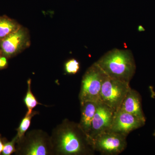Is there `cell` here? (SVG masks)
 I'll return each mask as SVG.
<instances>
[{
  "mask_svg": "<svg viewBox=\"0 0 155 155\" xmlns=\"http://www.w3.org/2000/svg\"><path fill=\"white\" fill-rule=\"evenodd\" d=\"M153 135L155 137V131L154 133V134H153Z\"/></svg>",
  "mask_w": 155,
  "mask_h": 155,
  "instance_id": "cell-20",
  "label": "cell"
},
{
  "mask_svg": "<svg viewBox=\"0 0 155 155\" xmlns=\"http://www.w3.org/2000/svg\"><path fill=\"white\" fill-rule=\"evenodd\" d=\"M104 74L95 63L87 69L81 81L79 94L80 104L87 101L101 102L100 94Z\"/></svg>",
  "mask_w": 155,
  "mask_h": 155,
  "instance_id": "cell-5",
  "label": "cell"
},
{
  "mask_svg": "<svg viewBox=\"0 0 155 155\" xmlns=\"http://www.w3.org/2000/svg\"><path fill=\"white\" fill-rule=\"evenodd\" d=\"M28 84V90L24 98V103L26 107L28 109L27 113L31 114L33 111V109L36 107L38 105H41L38 103L36 97L32 93L31 89V80L29 79L27 81Z\"/></svg>",
  "mask_w": 155,
  "mask_h": 155,
  "instance_id": "cell-14",
  "label": "cell"
},
{
  "mask_svg": "<svg viewBox=\"0 0 155 155\" xmlns=\"http://www.w3.org/2000/svg\"><path fill=\"white\" fill-rule=\"evenodd\" d=\"M130 88L129 82L112 78L104 73L100 94L101 101L115 112L120 108Z\"/></svg>",
  "mask_w": 155,
  "mask_h": 155,
  "instance_id": "cell-4",
  "label": "cell"
},
{
  "mask_svg": "<svg viewBox=\"0 0 155 155\" xmlns=\"http://www.w3.org/2000/svg\"><path fill=\"white\" fill-rule=\"evenodd\" d=\"M17 138L15 136L11 141H8L5 138H4V148L2 154L11 155L14 153H16V148L15 144L17 143Z\"/></svg>",
  "mask_w": 155,
  "mask_h": 155,
  "instance_id": "cell-15",
  "label": "cell"
},
{
  "mask_svg": "<svg viewBox=\"0 0 155 155\" xmlns=\"http://www.w3.org/2000/svg\"><path fill=\"white\" fill-rule=\"evenodd\" d=\"M126 136L111 131L98 134L90 140L94 150L104 155H115L121 153L127 147Z\"/></svg>",
  "mask_w": 155,
  "mask_h": 155,
  "instance_id": "cell-6",
  "label": "cell"
},
{
  "mask_svg": "<svg viewBox=\"0 0 155 155\" xmlns=\"http://www.w3.org/2000/svg\"><path fill=\"white\" fill-rule=\"evenodd\" d=\"M114 113V111L105 104L101 102L98 103L88 136L89 142L91 139L98 134L110 130Z\"/></svg>",
  "mask_w": 155,
  "mask_h": 155,
  "instance_id": "cell-9",
  "label": "cell"
},
{
  "mask_svg": "<svg viewBox=\"0 0 155 155\" xmlns=\"http://www.w3.org/2000/svg\"><path fill=\"white\" fill-rule=\"evenodd\" d=\"M4 148V138H2V135L0 134V154L2 153Z\"/></svg>",
  "mask_w": 155,
  "mask_h": 155,
  "instance_id": "cell-18",
  "label": "cell"
},
{
  "mask_svg": "<svg viewBox=\"0 0 155 155\" xmlns=\"http://www.w3.org/2000/svg\"><path fill=\"white\" fill-rule=\"evenodd\" d=\"M38 114V112L35 111H32L31 114L26 113L25 117L22 119L19 127L17 129V134L16 136L17 138V142L20 140L25 135L26 131L30 127L31 119Z\"/></svg>",
  "mask_w": 155,
  "mask_h": 155,
  "instance_id": "cell-13",
  "label": "cell"
},
{
  "mask_svg": "<svg viewBox=\"0 0 155 155\" xmlns=\"http://www.w3.org/2000/svg\"><path fill=\"white\" fill-rule=\"evenodd\" d=\"M80 104L81 117L78 125L88 139L98 103L87 101Z\"/></svg>",
  "mask_w": 155,
  "mask_h": 155,
  "instance_id": "cell-11",
  "label": "cell"
},
{
  "mask_svg": "<svg viewBox=\"0 0 155 155\" xmlns=\"http://www.w3.org/2000/svg\"><path fill=\"white\" fill-rule=\"evenodd\" d=\"M8 58L0 51V70L5 69L8 66Z\"/></svg>",
  "mask_w": 155,
  "mask_h": 155,
  "instance_id": "cell-17",
  "label": "cell"
},
{
  "mask_svg": "<svg viewBox=\"0 0 155 155\" xmlns=\"http://www.w3.org/2000/svg\"><path fill=\"white\" fill-rule=\"evenodd\" d=\"M65 71L69 74H75L77 73L80 68L79 62L75 59L69 60L65 65Z\"/></svg>",
  "mask_w": 155,
  "mask_h": 155,
  "instance_id": "cell-16",
  "label": "cell"
},
{
  "mask_svg": "<svg viewBox=\"0 0 155 155\" xmlns=\"http://www.w3.org/2000/svg\"><path fill=\"white\" fill-rule=\"evenodd\" d=\"M17 143L16 153L18 154H54L51 137L42 130H32L27 132Z\"/></svg>",
  "mask_w": 155,
  "mask_h": 155,
  "instance_id": "cell-3",
  "label": "cell"
},
{
  "mask_svg": "<svg viewBox=\"0 0 155 155\" xmlns=\"http://www.w3.org/2000/svg\"><path fill=\"white\" fill-rule=\"evenodd\" d=\"M17 22L9 17H0V41L5 38L20 27Z\"/></svg>",
  "mask_w": 155,
  "mask_h": 155,
  "instance_id": "cell-12",
  "label": "cell"
},
{
  "mask_svg": "<svg viewBox=\"0 0 155 155\" xmlns=\"http://www.w3.org/2000/svg\"><path fill=\"white\" fill-rule=\"evenodd\" d=\"M145 122V120L119 109L114 112L112 125L109 131L127 136L131 131L143 126Z\"/></svg>",
  "mask_w": 155,
  "mask_h": 155,
  "instance_id": "cell-7",
  "label": "cell"
},
{
  "mask_svg": "<svg viewBox=\"0 0 155 155\" xmlns=\"http://www.w3.org/2000/svg\"><path fill=\"white\" fill-rule=\"evenodd\" d=\"M54 154H92L94 150L87 136L78 123L65 119L51 136Z\"/></svg>",
  "mask_w": 155,
  "mask_h": 155,
  "instance_id": "cell-1",
  "label": "cell"
},
{
  "mask_svg": "<svg viewBox=\"0 0 155 155\" xmlns=\"http://www.w3.org/2000/svg\"><path fill=\"white\" fill-rule=\"evenodd\" d=\"M28 36L25 29L20 26L0 41V51L8 59L16 55L27 46Z\"/></svg>",
  "mask_w": 155,
  "mask_h": 155,
  "instance_id": "cell-8",
  "label": "cell"
},
{
  "mask_svg": "<svg viewBox=\"0 0 155 155\" xmlns=\"http://www.w3.org/2000/svg\"><path fill=\"white\" fill-rule=\"evenodd\" d=\"M138 28L139 31H142L144 30V29H143V28L142 26H141V25H140V26H139Z\"/></svg>",
  "mask_w": 155,
  "mask_h": 155,
  "instance_id": "cell-19",
  "label": "cell"
},
{
  "mask_svg": "<svg viewBox=\"0 0 155 155\" xmlns=\"http://www.w3.org/2000/svg\"><path fill=\"white\" fill-rule=\"evenodd\" d=\"M95 63L109 77L129 83L136 69L133 54L129 50L114 49Z\"/></svg>",
  "mask_w": 155,
  "mask_h": 155,
  "instance_id": "cell-2",
  "label": "cell"
},
{
  "mask_svg": "<svg viewBox=\"0 0 155 155\" xmlns=\"http://www.w3.org/2000/svg\"><path fill=\"white\" fill-rule=\"evenodd\" d=\"M119 109L145 120L141 102V97L138 92L130 88L123 100Z\"/></svg>",
  "mask_w": 155,
  "mask_h": 155,
  "instance_id": "cell-10",
  "label": "cell"
}]
</instances>
